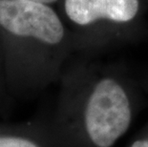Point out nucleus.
Here are the masks:
<instances>
[{
  "label": "nucleus",
  "instance_id": "nucleus-1",
  "mask_svg": "<svg viewBox=\"0 0 148 147\" xmlns=\"http://www.w3.org/2000/svg\"><path fill=\"white\" fill-rule=\"evenodd\" d=\"M55 147H114L131 127L140 89L124 68L91 57L69 59L59 77Z\"/></svg>",
  "mask_w": 148,
  "mask_h": 147
},
{
  "label": "nucleus",
  "instance_id": "nucleus-2",
  "mask_svg": "<svg viewBox=\"0 0 148 147\" xmlns=\"http://www.w3.org/2000/svg\"><path fill=\"white\" fill-rule=\"evenodd\" d=\"M0 43L4 68L15 88L43 89L59 80L75 53L70 30L53 6L0 0Z\"/></svg>",
  "mask_w": 148,
  "mask_h": 147
},
{
  "label": "nucleus",
  "instance_id": "nucleus-3",
  "mask_svg": "<svg viewBox=\"0 0 148 147\" xmlns=\"http://www.w3.org/2000/svg\"><path fill=\"white\" fill-rule=\"evenodd\" d=\"M58 5L75 53L85 57L136 39L148 9L145 0H60Z\"/></svg>",
  "mask_w": 148,
  "mask_h": 147
},
{
  "label": "nucleus",
  "instance_id": "nucleus-4",
  "mask_svg": "<svg viewBox=\"0 0 148 147\" xmlns=\"http://www.w3.org/2000/svg\"><path fill=\"white\" fill-rule=\"evenodd\" d=\"M0 147H44L36 137L24 135L0 136Z\"/></svg>",
  "mask_w": 148,
  "mask_h": 147
},
{
  "label": "nucleus",
  "instance_id": "nucleus-5",
  "mask_svg": "<svg viewBox=\"0 0 148 147\" xmlns=\"http://www.w3.org/2000/svg\"><path fill=\"white\" fill-rule=\"evenodd\" d=\"M129 147H148V122Z\"/></svg>",
  "mask_w": 148,
  "mask_h": 147
},
{
  "label": "nucleus",
  "instance_id": "nucleus-6",
  "mask_svg": "<svg viewBox=\"0 0 148 147\" xmlns=\"http://www.w3.org/2000/svg\"><path fill=\"white\" fill-rule=\"evenodd\" d=\"M27 1H33V2H38V3H44V4H49V5H56L58 4L60 0H27Z\"/></svg>",
  "mask_w": 148,
  "mask_h": 147
},
{
  "label": "nucleus",
  "instance_id": "nucleus-7",
  "mask_svg": "<svg viewBox=\"0 0 148 147\" xmlns=\"http://www.w3.org/2000/svg\"><path fill=\"white\" fill-rule=\"evenodd\" d=\"M4 64V58H3V52H2V47L1 43H0V64Z\"/></svg>",
  "mask_w": 148,
  "mask_h": 147
},
{
  "label": "nucleus",
  "instance_id": "nucleus-8",
  "mask_svg": "<svg viewBox=\"0 0 148 147\" xmlns=\"http://www.w3.org/2000/svg\"><path fill=\"white\" fill-rule=\"evenodd\" d=\"M145 1H146V3H147V6H148V0H145Z\"/></svg>",
  "mask_w": 148,
  "mask_h": 147
}]
</instances>
